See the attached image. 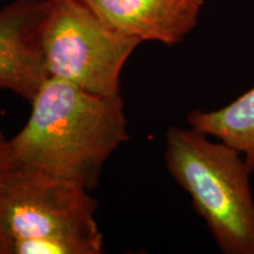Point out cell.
<instances>
[{
	"instance_id": "7a4b0ae2",
	"label": "cell",
	"mask_w": 254,
	"mask_h": 254,
	"mask_svg": "<svg viewBox=\"0 0 254 254\" xmlns=\"http://www.w3.org/2000/svg\"><path fill=\"white\" fill-rule=\"evenodd\" d=\"M165 166L186 190L225 254H254L251 171L239 152L192 127L172 126L165 136Z\"/></svg>"
},
{
	"instance_id": "8992f818",
	"label": "cell",
	"mask_w": 254,
	"mask_h": 254,
	"mask_svg": "<svg viewBox=\"0 0 254 254\" xmlns=\"http://www.w3.org/2000/svg\"><path fill=\"white\" fill-rule=\"evenodd\" d=\"M104 23L139 41L178 45L194 30L204 0H81Z\"/></svg>"
},
{
	"instance_id": "52a82bcc",
	"label": "cell",
	"mask_w": 254,
	"mask_h": 254,
	"mask_svg": "<svg viewBox=\"0 0 254 254\" xmlns=\"http://www.w3.org/2000/svg\"><path fill=\"white\" fill-rule=\"evenodd\" d=\"M187 124L239 152L254 172V87L221 109L192 111Z\"/></svg>"
},
{
	"instance_id": "277c9868",
	"label": "cell",
	"mask_w": 254,
	"mask_h": 254,
	"mask_svg": "<svg viewBox=\"0 0 254 254\" xmlns=\"http://www.w3.org/2000/svg\"><path fill=\"white\" fill-rule=\"evenodd\" d=\"M140 44L110 27L81 0H49L41 49L51 78L97 95H120L123 68Z\"/></svg>"
},
{
	"instance_id": "9c48e42d",
	"label": "cell",
	"mask_w": 254,
	"mask_h": 254,
	"mask_svg": "<svg viewBox=\"0 0 254 254\" xmlns=\"http://www.w3.org/2000/svg\"><path fill=\"white\" fill-rule=\"evenodd\" d=\"M0 254H11V244L0 219Z\"/></svg>"
},
{
	"instance_id": "5b68a950",
	"label": "cell",
	"mask_w": 254,
	"mask_h": 254,
	"mask_svg": "<svg viewBox=\"0 0 254 254\" xmlns=\"http://www.w3.org/2000/svg\"><path fill=\"white\" fill-rule=\"evenodd\" d=\"M49 0H13L0 8V90L32 100L49 78L41 31Z\"/></svg>"
},
{
	"instance_id": "3957f363",
	"label": "cell",
	"mask_w": 254,
	"mask_h": 254,
	"mask_svg": "<svg viewBox=\"0 0 254 254\" xmlns=\"http://www.w3.org/2000/svg\"><path fill=\"white\" fill-rule=\"evenodd\" d=\"M90 190L14 170L0 190L11 254H100L104 237Z\"/></svg>"
},
{
	"instance_id": "ba28073f",
	"label": "cell",
	"mask_w": 254,
	"mask_h": 254,
	"mask_svg": "<svg viewBox=\"0 0 254 254\" xmlns=\"http://www.w3.org/2000/svg\"><path fill=\"white\" fill-rule=\"evenodd\" d=\"M15 170V164L12 155L9 139H6L0 132V190L7 182L12 172Z\"/></svg>"
},
{
	"instance_id": "6da1fadb",
	"label": "cell",
	"mask_w": 254,
	"mask_h": 254,
	"mask_svg": "<svg viewBox=\"0 0 254 254\" xmlns=\"http://www.w3.org/2000/svg\"><path fill=\"white\" fill-rule=\"evenodd\" d=\"M30 104L27 123L9 139L15 170L91 190L129 138L122 97L97 95L49 77Z\"/></svg>"
}]
</instances>
